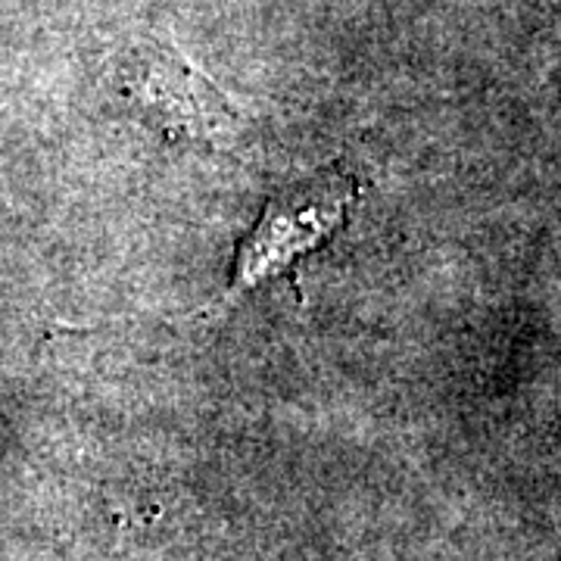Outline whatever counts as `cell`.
Instances as JSON below:
<instances>
[{
  "mask_svg": "<svg viewBox=\"0 0 561 561\" xmlns=\"http://www.w3.org/2000/svg\"><path fill=\"white\" fill-rule=\"evenodd\" d=\"M356 197H359L356 181L343 175L341 169H328L300 187L278 194L262 209L260 221L238 247L228 290L209 312L213 316L228 312L247 290L278 275H287L290 284H297L300 260L316 253L337 228H343Z\"/></svg>",
  "mask_w": 561,
  "mask_h": 561,
  "instance_id": "cell-1",
  "label": "cell"
},
{
  "mask_svg": "<svg viewBox=\"0 0 561 561\" xmlns=\"http://www.w3.org/2000/svg\"><path fill=\"white\" fill-rule=\"evenodd\" d=\"M128 91L144 110L153 113L160 128H181L184 135L209 138L228 125V103L184 62L162 50L140 60L128 76Z\"/></svg>",
  "mask_w": 561,
  "mask_h": 561,
  "instance_id": "cell-2",
  "label": "cell"
}]
</instances>
